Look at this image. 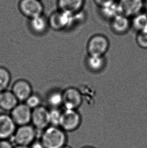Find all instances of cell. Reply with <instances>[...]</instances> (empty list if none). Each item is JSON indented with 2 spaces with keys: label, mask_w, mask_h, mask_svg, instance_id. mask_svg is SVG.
Segmentation results:
<instances>
[{
  "label": "cell",
  "mask_w": 147,
  "mask_h": 148,
  "mask_svg": "<svg viewBox=\"0 0 147 148\" xmlns=\"http://www.w3.org/2000/svg\"><path fill=\"white\" fill-rule=\"evenodd\" d=\"M40 140L45 148H62L66 145L67 136L60 126L50 125L42 131Z\"/></svg>",
  "instance_id": "1"
},
{
  "label": "cell",
  "mask_w": 147,
  "mask_h": 148,
  "mask_svg": "<svg viewBox=\"0 0 147 148\" xmlns=\"http://www.w3.org/2000/svg\"><path fill=\"white\" fill-rule=\"evenodd\" d=\"M110 47V40L107 36L102 34H94L88 41L86 46L88 55L105 56Z\"/></svg>",
  "instance_id": "2"
},
{
  "label": "cell",
  "mask_w": 147,
  "mask_h": 148,
  "mask_svg": "<svg viewBox=\"0 0 147 148\" xmlns=\"http://www.w3.org/2000/svg\"><path fill=\"white\" fill-rule=\"evenodd\" d=\"M37 131L30 124L18 126L11 138L16 145L29 146L36 140Z\"/></svg>",
  "instance_id": "3"
},
{
  "label": "cell",
  "mask_w": 147,
  "mask_h": 148,
  "mask_svg": "<svg viewBox=\"0 0 147 148\" xmlns=\"http://www.w3.org/2000/svg\"><path fill=\"white\" fill-rule=\"evenodd\" d=\"M81 122V115L77 110L65 109L62 111L59 126L65 132H72L79 127Z\"/></svg>",
  "instance_id": "4"
},
{
  "label": "cell",
  "mask_w": 147,
  "mask_h": 148,
  "mask_svg": "<svg viewBox=\"0 0 147 148\" xmlns=\"http://www.w3.org/2000/svg\"><path fill=\"white\" fill-rule=\"evenodd\" d=\"M83 101L82 92L75 87H69L63 91V106L65 109L78 110Z\"/></svg>",
  "instance_id": "5"
},
{
  "label": "cell",
  "mask_w": 147,
  "mask_h": 148,
  "mask_svg": "<svg viewBox=\"0 0 147 148\" xmlns=\"http://www.w3.org/2000/svg\"><path fill=\"white\" fill-rule=\"evenodd\" d=\"M31 123L37 130H44L50 126V110L42 105L33 109Z\"/></svg>",
  "instance_id": "6"
},
{
  "label": "cell",
  "mask_w": 147,
  "mask_h": 148,
  "mask_svg": "<svg viewBox=\"0 0 147 148\" xmlns=\"http://www.w3.org/2000/svg\"><path fill=\"white\" fill-rule=\"evenodd\" d=\"M32 110L24 103H19L10 112V115L16 126L29 124L31 123Z\"/></svg>",
  "instance_id": "7"
},
{
  "label": "cell",
  "mask_w": 147,
  "mask_h": 148,
  "mask_svg": "<svg viewBox=\"0 0 147 148\" xmlns=\"http://www.w3.org/2000/svg\"><path fill=\"white\" fill-rule=\"evenodd\" d=\"M19 8L21 13L30 19L43 15L44 6L39 0H20Z\"/></svg>",
  "instance_id": "8"
},
{
  "label": "cell",
  "mask_w": 147,
  "mask_h": 148,
  "mask_svg": "<svg viewBox=\"0 0 147 148\" xmlns=\"http://www.w3.org/2000/svg\"><path fill=\"white\" fill-rule=\"evenodd\" d=\"M117 4L119 14L129 18L141 13L144 6L143 0H119Z\"/></svg>",
  "instance_id": "9"
},
{
  "label": "cell",
  "mask_w": 147,
  "mask_h": 148,
  "mask_svg": "<svg viewBox=\"0 0 147 148\" xmlns=\"http://www.w3.org/2000/svg\"><path fill=\"white\" fill-rule=\"evenodd\" d=\"M74 15L61 11L56 12L48 20L49 26L54 30H63L71 24Z\"/></svg>",
  "instance_id": "10"
},
{
  "label": "cell",
  "mask_w": 147,
  "mask_h": 148,
  "mask_svg": "<svg viewBox=\"0 0 147 148\" xmlns=\"http://www.w3.org/2000/svg\"><path fill=\"white\" fill-rule=\"evenodd\" d=\"M11 91L19 102H25L33 93L31 84L24 79L16 80L12 86Z\"/></svg>",
  "instance_id": "11"
},
{
  "label": "cell",
  "mask_w": 147,
  "mask_h": 148,
  "mask_svg": "<svg viewBox=\"0 0 147 148\" xmlns=\"http://www.w3.org/2000/svg\"><path fill=\"white\" fill-rule=\"evenodd\" d=\"M17 126L10 115L0 114V140L12 138Z\"/></svg>",
  "instance_id": "12"
},
{
  "label": "cell",
  "mask_w": 147,
  "mask_h": 148,
  "mask_svg": "<svg viewBox=\"0 0 147 148\" xmlns=\"http://www.w3.org/2000/svg\"><path fill=\"white\" fill-rule=\"evenodd\" d=\"M110 27L112 31L117 35L127 34L131 28L129 18L122 14H118L111 20Z\"/></svg>",
  "instance_id": "13"
},
{
  "label": "cell",
  "mask_w": 147,
  "mask_h": 148,
  "mask_svg": "<svg viewBox=\"0 0 147 148\" xmlns=\"http://www.w3.org/2000/svg\"><path fill=\"white\" fill-rule=\"evenodd\" d=\"M107 61L105 56H89L86 58L85 65L88 70L93 73L101 72L105 68Z\"/></svg>",
  "instance_id": "14"
},
{
  "label": "cell",
  "mask_w": 147,
  "mask_h": 148,
  "mask_svg": "<svg viewBox=\"0 0 147 148\" xmlns=\"http://www.w3.org/2000/svg\"><path fill=\"white\" fill-rule=\"evenodd\" d=\"M19 103L11 90H3L0 95V108L2 110L11 112Z\"/></svg>",
  "instance_id": "15"
},
{
  "label": "cell",
  "mask_w": 147,
  "mask_h": 148,
  "mask_svg": "<svg viewBox=\"0 0 147 148\" xmlns=\"http://www.w3.org/2000/svg\"><path fill=\"white\" fill-rule=\"evenodd\" d=\"M84 0H58L60 11L75 14L79 12L83 6Z\"/></svg>",
  "instance_id": "16"
},
{
  "label": "cell",
  "mask_w": 147,
  "mask_h": 148,
  "mask_svg": "<svg viewBox=\"0 0 147 148\" xmlns=\"http://www.w3.org/2000/svg\"><path fill=\"white\" fill-rule=\"evenodd\" d=\"M29 26L31 31L35 34H44L47 31L49 26L48 21L42 15L30 19Z\"/></svg>",
  "instance_id": "17"
},
{
  "label": "cell",
  "mask_w": 147,
  "mask_h": 148,
  "mask_svg": "<svg viewBox=\"0 0 147 148\" xmlns=\"http://www.w3.org/2000/svg\"><path fill=\"white\" fill-rule=\"evenodd\" d=\"M46 101L51 108H60L63 106V91L54 90L50 92L46 97Z\"/></svg>",
  "instance_id": "18"
},
{
  "label": "cell",
  "mask_w": 147,
  "mask_h": 148,
  "mask_svg": "<svg viewBox=\"0 0 147 148\" xmlns=\"http://www.w3.org/2000/svg\"><path fill=\"white\" fill-rule=\"evenodd\" d=\"M131 27L137 32L147 28V14L140 13L133 17L131 21Z\"/></svg>",
  "instance_id": "19"
},
{
  "label": "cell",
  "mask_w": 147,
  "mask_h": 148,
  "mask_svg": "<svg viewBox=\"0 0 147 148\" xmlns=\"http://www.w3.org/2000/svg\"><path fill=\"white\" fill-rule=\"evenodd\" d=\"M11 81V75L8 69L0 66V90H6Z\"/></svg>",
  "instance_id": "20"
},
{
  "label": "cell",
  "mask_w": 147,
  "mask_h": 148,
  "mask_svg": "<svg viewBox=\"0 0 147 148\" xmlns=\"http://www.w3.org/2000/svg\"><path fill=\"white\" fill-rule=\"evenodd\" d=\"M102 14L106 18L112 19L119 14L117 3H114L110 5L101 8Z\"/></svg>",
  "instance_id": "21"
},
{
  "label": "cell",
  "mask_w": 147,
  "mask_h": 148,
  "mask_svg": "<svg viewBox=\"0 0 147 148\" xmlns=\"http://www.w3.org/2000/svg\"><path fill=\"white\" fill-rule=\"evenodd\" d=\"M24 103L33 110L42 105V98L39 95L32 93L24 102Z\"/></svg>",
  "instance_id": "22"
},
{
  "label": "cell",
  "mask_w": 147,
  "mask_h": 148,
  "mask_svg": "<svg viewBox=\"0 0 147 148\" xmlns=\"http://www.w3.org/2000/svg\"><path fill=\"white\" fill-rule=\"evenodd\" d=\"M62 111L59 108H52L50 110V125L59 126Z\"/></svg>",
  "instance_id": "23"
},
{
  "label": "cell",
  "mask_w": 147,
  "mask_h": 148,
  "mask_svg": "<svg viewBox=\"0 0 147 148\" xmlns=\"http://www.w3.org/2000/svg\"><path fill=\"white\" fill-rule=\"evenodd\" d=\"M135 40L141 48L147 49V28L137 32Z\"/></svg>",
  "instance_id": "24"
},
{
  "label": "cell",
  "mask_w": 147,
  "mask_h": 148,
  "mask_svg": "<svg viewBox=\"0 0 147 148\" xmlns=\"http://www.w3.org/2000/svg\"><path fill=\"white\" fill-rule=\"evenodd\" d=\"M94 1L96 4L100 7L101 8L109 6L115 3V0H94Z\"/></svg>",
  "instance_id": "25"
},
{
  "label": "cell",
  "mask_w": 147,
  "mask_h": 148,
  "mask_svg": "<svg viewBox=\"0 0 147 148\" xmlns=\"http://www.w3.org/2000/svg\"><path fill=\"white\" fill-rule=\"evenodd\" d=\"M14 146L9 140H0V148H13Z\"/></svg>",
  "instance_id": "26"
},
{
  "label": "cell",
  "mask_w": 147,
  "mask_h": 148,
  "mask_svg": "<svg viewBox=\"0 0 147 148\" xmlns=\"http://www.w3.org/2000/svg\"><path fill=\"white\" fill-rule=\"evenodd\" d=\"M30 148H45L40 140H35L29 146Z\"/></svg>",
  "instance_id": "27"
},
{
  "label": "cell",
  "mask_w": 147,
  "mask_h": 148,
  "mask_svg": "<svg viewBox=\"0 0 147 148\" xmlns=\"http://www.w3.org/2000/svg\"><path fill=\"white\" fill-rule=\"evenodd\" d=\"M13 148H30L29 146H20V145H16L14 146Z\"/></svg>",
  "instance_id": "28"
},
{
  "label": "cell",
  "mask_w": 147,
  "mask_h": 148,
  "mask_svg": "<svg viewBox=\"0 0 147 148\" xmlns=\"http://www.w3.org/2000/svg\"><path fill=\"white\" fill-rule=\"evenodd\" d=\"M62 148H72L71 147L69 146H68V145H65V146H64V147H63Z\"/></svg>",
  "instance_id": "29"
},
{
  "label": "cell",
  "mask_w": 147,
  "mask_h": 148,
  "mask_svg": "<svg viewBox=\"0 0 147 148\" xmlns=\"http://www.w3.org/2000/svg\"><path fill=\"white\" fill-rule=\"evenodd\" d=\"M94 148V147H93L85 146V147H83V148Z\"/></svg>",
  "instance_id": "30"
},
{
  "label": "cell",
  "mask_w": 147,
  "mask_h": 148,
  "mask_svg": "<svg viewBox=\"0 0 147 148\" xmlns=\"http://www.w3.org/2000/svg\"><path fill=\"white\" fill-rule=\"evenodd\" d=\"M3 90H0V95L1 94V93H2V92H3Z\"/></svg>",
  "instance_id": "31"
},
{
  "label": "cell",
  "mask_w": 147,
  "mask_h": 148,
  "mask_svg": "<svg viewBox=\"0 0 147 148\" xmlns=\"http://www.w3.org/2000/svg\"><path fill=\"white\" fill-rule=\"evenodd\" d=\"M39 1H41V0H39Z\"/></svg>",
  "instance_id": "32"
}]
</instances>
